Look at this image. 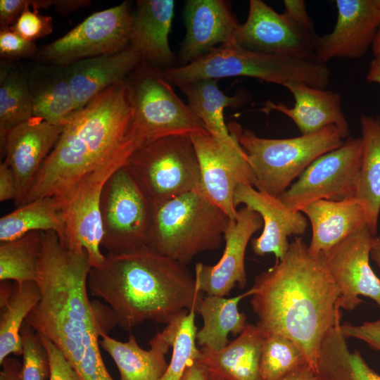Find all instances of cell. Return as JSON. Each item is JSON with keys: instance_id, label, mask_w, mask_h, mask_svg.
<instances>
[{"instance_id": "6da1fadb", "label": "cell", "mask_w": 380, "mask_h": 380, "mask_svg": "<svg viewBox=\"0 0 380 380\" xmlns=\"http://www.w3.org/2000/svg\"><path fill=\"white\" fill-rule=\"evenodd\" d=\"M257 325L291 340L315 372L321 344L340 319L338 290L322 256L296 236L282 259L258 274L248 290Z\"/></svg>"}, {"instance_id": "7a4b0ae2", "label": "cell", "mask_w": 380, "mask_h": 380, "mask_svg": "<svg viewBox=\"0 0 380 380\" xmlns=\"http://www.w3.org/2000/svg\"><path fill=\"white\" fill-rule=\"evenodd\" d=\"M145 143L126 80L108 87L65 121L23 205L64 196L102 163L117 156L131 157Z\"/></svg>"}, {"instance_id": "3957f363", "label": "cell", "mask_w": 380, "mask_h": 380, "mask_svg": "<svg viewBox=\"0 0 380 380\" xmlns=\"http://www.w3.org/2000/svg\"><path fill=\"white\" fill-rule=\"evenodd\" d=\"M87 287L107 303L125 331L146 321L167 324L196 307L203 293L186 265L148 246L107 253L101 265L91 267Z\"/></svg>"}, {"instance_id": "277c9868", "label": "cell", "mask_w": 380, "mask_h": 380, "mask_svg": "<svg viewBox=\"0 0 380 380\" xmlns=\"http://www.w3.org/2000/svg\"><path fill=\"white\" fill-rule=\"evenodd\" d=\"M172 84L201 79L243 76L284 86L300 82L323 89L330 77L326 64L315 61L251 51L236 42L219 46L197 60L162 70Z\"/></svg>"}, {"instance_id": "5b68a950", "label": "cell", "mask_w": 380, "mask_h": 380, "mask_svg": "<svg viewBox=\"0 0 380 380\" xmlns=\"http://www.w3.org/2000/svg\"><path fill=\"white\" fill-rule=\"evenodd\" d=\"M230 220L198 189L191 191L153 205L147 246L186 265L220 246Z\"/></svg>"}, {"instance_id": "8992f818", "label": "cell", "mask_w": 380, "mask_h": 380, "mask_svg": "<svg viewBox=\"0 0 380 380\" xmlns=\"http://www.w3.org/2000/svg\"><path fill=\"white\" fill-rule=\"evenodd\" d=\"M349 137L330 125L315 134L286 139L262 138L246 129L239 140L255 178L254 187L278 197L314 160Z\"/></svg>"}, {"instance_id": "52a82bcc", "label": "cell", "mask_w": 380, "mask_h": 380, "mask_svg": "<svg viewBox=\"0 0 380 380\" xmlns=\"http://www.w3.org/2000/svg\"><path fill=\"white\" fill-rule=\"evenodd\" d=\"M125 167L153 205L199 189V163L189 136L146 142Z\"/></svg>"}, {"instance_id": "ba28073f", "label": "cell", "mask_w": 380, "mask_h": 380, "mask_svg": "<svg viewBox=\"0 0 380 380\" xmlns=\"http://www.w3.org/2000/svg\"><path fill=\"white\" fill-rule=\"evenodd\" d=\"M125 80L137 127L146 142L170 136L208 134L176 94L162 70L141 61Z\"/></svg>"}, {"instance_id": "9c48e42d", "label": "cell", "mask_w": 380, "mask_h": 380, "mask_svg": "<svg viewBox=\"0 0 380 380\" xmlns=\"http://www.w3.org/2000/svg\"><path fill=\"white\" fill-rule=\"evenodd\" d=\"M101 246L119 254L147 246L153 204L125 167L106 182L101 198Z\"/></svg>"}, {"instance_id": "30bf717a", "label": "cell", "mask_w": 380, "mask_h": 380, "mask_svg": "<svg viewBox=\"0 0 380 380\" xmlns=\"http://www.w3.org/2000/svg\"><path fill=\"white\" fill-rule=\"evenodd\" d=\"M130 157L109 159L84 176L64 196L54 197L61 210L63 232L59 240L70 249L86 250L91 267H99L105 260L100 247L103 237L101 198L103 187Z\"/></svg>"}, {"instance_id": "8fae6325", "label": "cell", "mask_w": 380, "mask_h": 380, "mask_svg": "<svg viewBox=\"0 0 380 380\" xmlns=\"http://www.w3.org/2000/svg\"><path fill=\"white\" fill-rule=\"evenodd\" d=\"M133 14L128 1L94 13L34 56L44 64L73 62L120 51L129 45Z\"/></svg>"}, {"instance_id": "7c38bea8", "label": "cell", "mask_w": 380, "mask_h": 380, "mask_svg": "<svg viewBox=\"0 0 380 380\" xmlns=\"http://www.w3.org/2000/svg\"><path fill=\"white\" fill-rule=\"evenodd\" d=\"M362 157L361 137L350 136L341 146L314 160L278 197L293 211L318 200L354 197Z\"/></svg>"}, {"instance_id": "4fadbf2b", "label": "cell", "mask_w": 380, "mask_h": 380, "mask_svg": "<svg viewBox=\"0 0 380 380\" xmlns=\"http://www.w3.org/2000/svg\"><path fill=\"white\" fill-rule=\"evenodd\" d=\"M318 37L261 0L249 1L247 19L234 34V41L244 49L312 61Z\"/></svg>"}, {"instance_id": "5bb4252c", "label": "cell", "mask_w": 380, "mask_h": 380, "mask_svg": "<svg viewBox=\"0 0 380 380\" xmlns=\"http://www.w3.org/2000/svg\"><path fill=\"white\" fill-rule=\"evenodd\" d=\"M200 167L198 190L231 219L237 213L234 194L240 184L255 186V178L241 146L231 149L208 134L191 137Z\"/></svg>"}, {"instance_id": "9a60e30c", "label": "cell", "mask_w": 380, "mask_h": 380, "mask_svg": "<svg viewBox=\"0 0 380 380\" xmlns=\"http://www.w3.org/2000/svg\"><path fill=\"white\" fill-rule=\"evenodd\" d=\"M374 236L367 224L321 255L338 288L339 309L355 310L361 296L380 307V279L369 265Z\"/></svg>"}, {"instance_id": "2e32d148", "label": "cell", "mask_w": 380, "mask_h": 380, "mask_svg": "<svg viewBox=\"0 0 380 380\" xmlns=\"http://www.w3.org/2000/svg\"><path fill=\"white\" fill-rule=\"evenodd\" d=\"M260 215L243 206L230 220L224 234L225 247L220 260L214 265L198 262L196 265L195 279L202 293L226 296L236 285L243 288L247 284L245 253L254 233L261 229Z\"/></svg>"}, {"instance_id": "e0dca14e", "label": "cell", "mask_w": 380, "mask_h": 380, "mask_svg": "<svg viewBox=\"0 0 380 380\" xmlns=\"http://www.w3.org/2000/svg\"><path fill=\"white\" fill-rule=\"evenodd\" d=\"M336 5L338 14L333 30L317 39V63L362 57L372 47L380 27V9L374 0H336Z\"/></svg>"}, {"instance_id": "ac0fdd59", "label": "cell", "mask_w": 380, "mask_h": 380, "mask_svg": "<svg viewBox=\"0 0 380 380\" xmlns=\"http://www.w3.org/2000/svg\"><path fill=\"white\" fill-rule=\"evenodd\" d=\"M63 129V125H53L33 116L12 129L1 144V149L6 156L4 162L12 170L16 181V206L23 205Z\"/></svg>"}, {"instance_id": "d6986e66", "label": "cell", "mask_w": 380, "mask_h": 380, "mask_svg": "<svg viewBox=\"0 0 380 380\" xmlns=\"http://www.w3.org/2000/svg\"><path fill=\"white\" fill-rule=\"evenodd\" d=\"M234 205H243L258 213L263 222L260 236L251 240L253 251L263 256L273 253L279 260L289 250L288 238L304 234L308 220L300 211L288 208L279 197L260 191L247 184L239 185L234 194Z\"/></svg>"}, {"instance_id": "ffe728a7", "label": "cell", "mask_w": 380, "mask_h": 380, "mask_svg": "<svg viewBox=\"0 0 380 380\" xmlns=\"http://www.w3.org/2000/svg\"><path fill=\"white\" fill-rule=\"evenodd\" d=\"M183 16L186 34L179 59L181 65L189 64L213 49L232 43L239 25L227 1L223 0H186Z\"/></svg>"}, {"instance_id": "44dd1931", "label": "cell", "mask_w": 380, "mask_h": 380, "mask_svg": "<svg viewBox=\"0 0 380 380\" xmlns=\"http://www.w3.org/2000/svg\"><path fill=\"white\" fill-rule=\"evenodd\" d=\"M284 87L293 96V107L267 100L259 110L266 114L274 110L286 115L293 120L301 135L315 134L328 126L336 125L350 136L349 125L342 111L338 93L300 82H289Z\"/></svg>"}, {"instance_id": "7402d4cb", "label": "cell", "mask_w": 380, "mask_h": 380, "mask_svg": "<svg viewBox=\"0 0 380 380\" xmlns=\"http://www.w3.org/2000/svg\"><path fill=\"white\" fill-rule=\"evenodd\" d=\"M141 61L139 52L129 45L118 52L80 60L63 66L75 110L84 108L105 89L125 80Z\"/></svg>"}, {"instance_id": "603a6c76", "label": "cell", "mask_w": 380, "mask_h": 380, "mask_svg": "<svg viewBox=\"0 0 380 380\" xmlns=\"http://www.w3.org/2000/svg\"><path fill=\"white\" fill-rule=\"evenodd\" d=\"M184 312L151 338L148 350L141 348L132 334L126 342L114 339L108 334H101L100 346L115 363L120 380L161 379L168 366L165 355L172 346L173 337Z\"/></svg>"}, {"instance_id": "cb8c5ba5", "label": "cell", "mask_w": 380, "mask_h": 380, "mask_svg": "<svg viewBox=\"0 0 380 380\" xmlns=\"http://www.w3.org/2000/svg\"><path fill=\"white\" fill-rule=\"evenodd\" d=\"M174 11L173 0H139L133 14L129 45L142 62L162 70L175 61L168 41Z\"/></svg>"}, {"instance_id": "d4e9b609", "label": "cell", "mask_w": 380, "mask_h": 380, "mask_svg": "<svg viewBox=\"0 0 380 380\" xmlns=\"http://www.w3.org/2000/svg\"><path fill=\"white\" fill-rule=\"evenodd\" d=\"M300 211L312 226L308 251L315 256L323 255L367 224L365 210L354 197L342 201H315Z\"/></svg>"}, {"instance_id": "484cf974", "label": "cell", "mask_w": 380, "mask_h": 380, "mask_svg": "<svg viewBox=\"0 0 380 380\" xmlns=\"http://www.w3.org/2000/svg\"><path fill=\"white\" fill-rule=\"evenodd\" d=\"M176 86L186 95L187 105L210 136L229 148L241 146L239 140L243 132L241 127L235 122L228 127L224 118L225 108L239 106L240 97L227 96L220 89L217 79L196 80Z\"/></svg>"}, {"instance_id": "4316f807", "label": "cell", "mask_w": 380, "mask_h": 380, "mask_svg": "<svg viewBox=\"0 0 380 380\" xmlns=\"http://www.w3.org/2000/svg\"><path fill=\"white\" fill-rule=\"evenodd\" d=\"M265 337L260 327L248 323L224 348L217 350L199 348L196 360L223 380H261L259 365Z\"/></svg>"}, {"instance_id": "83f0119b", "label": "cell", "mask_w": 380, "mask_h": 380, "mask_svg": "<svg viewBox=\"0 0 380 380\" xmlns=\"http://www.w3.org/2000/svg\"><path fill=\"white\" fill-rule=\"evenodd\" d=\"M33 116L64 125L75 103L64 67L40 64L27 72Z\"/></svg>"}, {"instance_id": "f1b7e54d", "label": "cell", "mask_w": 380, "mask_h": 380, "mask_svg": "<svg viewBox=\"0 0 380 380\" xmlns=\"http://www.w3.org/2000/svg\"><path fill=\"white\" fill-rule=\"evenodd\" d=\"M362 157L354 198L363 206L367 224L377 235L380 213V118L360 117Z\"/></svg>"}, {"instance_id": "f546056e", "label": "cell", "mask_w": 380, "mask_h": 380, "mask_svg": "<svg viewBox=\"0 0 380 380\" xmlns=\"http://www.w3.org/2000/svg\"><path fill=\"white\" fill-rule=\"evenodd\" d=\"M250 296L248 291L232 298L201 296L196 311L203 318V327L197 331L196 341L201 348L212 350L222 349L229 343L228 334H240L246 327V315L238 310L239 303Z\"/></svg>"}, {"instance_id": "4dcf8cb0", "label": "cell", "mask_w": 380, "mask_h": 380, "mask_svg": "<svg viewBox=\"0 0 380 380\" xmlns=\"http://www.w3.org/2000/svg\"><path fill=\"white\" fill-rule=\"evenodd\" d=\"M63 232L62 210L53 196L35 199L18 207L0 219V242L20 238L31 232Z\"/></svg>"}, {"instance_id": "1f68e13d", "label": "cell", "mask_w": 380, "mask_h": 380, "mask_svg": "<svg viewBox=\"0 0 380 380\" xmlns=\"http://www.w3.org/2000/svg\"><path fill=\"white\" fill-rule=\"evenodd\" d=\"M41 299V291L34 281L16 284L7 303L1 308L0 364L10 355H20L22 326Z\"/></svg>"}, {"instance_id": "d6a6232c", "label": "cell", "mask_w": 380, "mask_h": 380, "mask_svg": "<svg viewBox=\"0 0 380 380\" xmlns=\"http://www.w3.org/2000/svg\"><path fill=\"white\" fill-rule=\"evenodd\" d=\"M44 232H31L16 239L1 243L0 280L16 284L34 281L43 248Z\"/></svg>"}, {"instance_id": "836d02e7", "label": "cell", "mask_w": 380, "mask_h": 380, "mask_svg": "<svg viewBox=\"0 0 380 380\" xmlns=\"http://www.w3.org/2000/svg\"><path fill=\"white\" fill-rule=\"evenodd\" d=\"M32 117L33 107L27 72L4 67L1 68V144L12 129Z\"/></svg>"}, {"instance_id": "e575fe53", "label": "cell", "mask_w": 380, "mask_h": 380, "mask_svg": "<svg viewBox=\"0 0 380 380\" xmlns=\"http://www.w3.org/2000/svg\"><path fill=\"white\" fill-rule=\"evenodd\" d=\"M320 374L328 380H380L357 350L350 352L346 339L332 341L319 360Z\"/></svg>"}, {"instance_id": "d590c367", "label": "cell", "mask_w": 380, "mask_h": 380, "mask_svg": "<svg viewBox=\"0 0 380 380\" xmlns=\"http://www.w3.org/2000/svg\"><path fill=\"white\" fill-rule=\"evenodd\" d=\"M305 364L303 353L291 340L265 334L259 365L261 380H280Z\"/></svg>"}, {"instance_id": "8d00e7d4", "label": "cell", "mask_w": 380, "mask_h": 380, "mask_svg": "<svg viewBox=\"0 0 380 380\" xmlns=\"http://www.w3.org/2000/svg\"><path fill=\"white\" fill-rule=\"evenodd\" d=\"M195 312L196 307H193L181 316L173 337L172 355L160 380H181L187 367L197 359L199 348L196 344Z\"/></svg>"}, {"instance_id": "74e56055", "label": "cell", "mask_w": 380, "mask_h": 380, "mask_svg": "<svg viewBox=\"0 0 380 380\" xmlns=\"http://www.w3.org/2000/svg\"><path fill=\"white\" fill-rule=\"evenodd\" d=\"M23 362L19 380H47L50 365L46 349L39 334L25 322L20 330Z\"/></svg>"}, {"instance_id": "f35d334b", "label": "cell", "mask_w": 380, "mask_h": 380, "mask_svg": "<svg viewBox=\"0 0 380 380\" xmlns=\"http://www.w3.org/2000/svg\"><path fill=\"white\" fill-rule=\"evenodd\" d=\"M26 2L25 8L10 28L25 39L34 42L49 34L53 25L51 17L41 15L37 10L32 11L28 1L26 0Z\"/></svg>"}, {"instance_id": "ab89813d", "label": "cell", "mask_w": 380, "mask_h": 380, "mask_svg": "<svg viewBox=\"0 0 380 380\" xmlns=\"http://www.w3.org/2000/svg\"><path fill=\"white\" fill-rule=\"evenodd\" d=\"M33 42L29 41L10 27L0 32V55L8 58L35 56L37 51Z\"/></svg>"}, {"instance_id": "60d3db41", "label": "cell", "mask_w": 380, "mask_h": 380, "mask_svg": "<svg viewBox=\"0 0 380 380\" xmlns=\"http://www.w3.org/2000/svg\"><path fill=\"white\" fill-rule=\"evenodd\" d=\"M39 336L49 355L50 365L49 380H82L77 372L61 351L48 338L41 334Z\"/></svg>"}, {"instance_id": "b9f144b4", "label": "cell", "mask_w": 380, "mask_h": 380, "mask_svg": "<svg viewBox=\"0 0 380 380\" xmlns=\"http://www.w3.org/2000/svg\"><path fill=\"white\" fill-rule=\"evenodd\" d=\"M345 338H354L364 341L371 348L380 351V319L365 322L359 325L346 322L340 325Z\"/></svg>"}, {"instance_id": "7bdbcfd3", "label": "cell", "mask_w": 380, "mask_h": 380, "mask_svg": "<svg viewBox=\"0 0 380 380\" xmlns=\"http://www.w3.org/2000/svg\"><path fill=\"white\" fill-rule=\"evenodd\" d=\"M284 13L301 27L315 31L312 19L308 14L305 1L284 0Z\"/></svg>"}, {"instance_id": "ee69618b", "label": "cell", "mask_w": 380, "mask_h": 380, "mask_svg": "<svg viewBox=\"0 0 380 380\" xmlns=\"http://www.w3.org/2000/svg\"><path fill=\"white\" fill-rule=\"evenodd\" d=\"M17 184L15 176L10 167L4 161L0 165V201H15Z\"/></svg>"}, {"instance_id": "f6af8a7d", "label": "cell", "mask_w": 380, "mask_h": 380, "mask_svg": "<svg viewBox=\"0 0 380 380\" xmlns=\"http://www.w3.org/2000/svg\"><path fill=\"white\" fill-rule=\"evenodd\" d=\"M26 4V0H1L0 25L1 29L8 27V25L16 20Z\"/></svg>"}, {"instance_id": "bcb514c9", "label": "cell", "mask_w": 380, "mask_h": 380, "mask_svg": "<svg viewBox=\"0 0 380 380\" xmlns=\"http://www.w3.org/2000/svg\"><path fill=\"white\" fill-rule=\"evenodd\" d=\"M208 380H223L209 372ZM280 380H328L313 370L308 364L298 367Z\"/></svg>"}, {"instance_id": "7dc6e473", "label": "cell", "mask_w": 380, "mask_h": 380, "mask_svg": "<svg viewBox=\"0 0 380 380\" xmlns=\"http://www.w3.org/2000/svg\"><path fill=\"white\" fill-rule=\"evenodd\" d=\"M0 365V380H19L22 363L18 359L8 357Z\"/></svg>"}, {"instance_id": "c3c4849f", "label": "cell", "mask_w": 380, "mask_h": 380, "mask_svg": "<svg viewBox=\"0 0 380 380\" xmlns=\"http://www.w3.org/2000/svg\"><path fill=\"white\" fill-rule=\"evenodd\" d=\"M208 369L196 360L187 367L181 380H208Z\"/></svg>"}, {"instance_id": "681fc988", "label": "cell", "mask_w": 380, "mask_h": 380, "mask_svg": "<svg viewBox=\"0 0 380 380\" xmlns=\"http://www.w3.org/2000/svg\"><path fill=\"white\" fill-rule=\"evenodd\" d=\"M89 4L87 0H52V6L61 14H68Z\"/></svg>"}, {"instance_id": "f907efd6", "label": "cell", "mask_w": 380, "mask_h": 380, "mask_svg": "<svg viewBox=\"0 0 380 380\" xmlns=\"http://www.w3.org/2000/svg\"><path fill=\"white\" fill-rule=\"evenodd\" d=\"M366 80L369 82L380 84V53L374 56L370 61Z\"/></svg>"}, {"instance_id": "816d5d0a", "label": "cell", "mask_w": 380, "mask_h": 380, "mask_svg": "<svg viewBox=\"0 0 380 380\" xmlns=\"http://www.w3.org/2000/svg\"><path fill=\"white\" fill-rule=\"evenodd\" d=\"M14 288L9 281H1L0 284V308L4 307L11 298Z\"/></svg>"}, {"instance_id": "f5cc1de1", "label": "cell", "mask_w": 380, "mask_h": 380, "mask_svg": "<svg viewBox=\"0 0 380 380\" xmlns=\"http://www.w3.org/2000/svg\"><path fill=\"white\" fill-rule=\"evenodd\" d=\"M370 258L377 265L380 270V235H376L373 238Z\"/></svg>"}, {"instance_id": "db71d44e", "label": "cell", "mask_w": 380, "mask_h": 380, "mask_svg": "<svg viewBox=\"0 0 380 380\" xmlns=\"http://www.w3.org/2000/svg\"><path fill=\"white\" fill-rule=\"evenodd\" d=\"M372 49L374 56H376L380 53V27L372 45Z\"/></svg>"}, {"instance_id": "11a10c76", "label": "cell", "mask_w": 380, "mask_h": 380, "mask_svg": "<svg viewBox=\"0 0 380 380\" xmlns=\"http://www.w3.org/2000/svg\"><path fill=\"white\" fill-rule=\"evenodd\" d=\"M374 1H375L376 4L377 5L379 8L380 9V0H374Z\"/></svg>"}]
</instances>
